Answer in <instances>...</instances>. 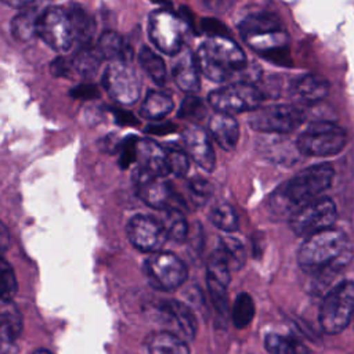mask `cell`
Here are the masks:
<instances>
[{
	"instance_id": "obj_13",
	"label": "cell",
	"mask_w": 354,
	"mask_h": 354,
	"mask_svg": "<svg viewBox=\"0 0 354 354\" xmlns=\"http://www.w3.org/2000/svg\"><path fill=\"white\" fill-rule=\"evenodd\" d=\"M239 30L245 41L259 53L282 44L278 40L281 35L279 19L271 12L249 15L241 22Z\"/></svg>"
},
{
	"instance_id": "obj_2",
	"label": "cell",
	"mask_w": 354,
	"mask_h": 354,
	"mask_svg": "<svg viewBox=\"0 0 354 354\" xmlns=\"http://www.w3.org/2000/svg\"><path fill=\"white\" fill-rule=\"evenodd\" d=\"M333 167L329 163L313 165L278 187L271 198L270 207L275 214L292 216L300 207L326 191L333 180Z\"/></svg>"
},
{
	"instance_id": "obj_28",
	"label": "cell",
	"mask_w": 354,
	"mask_h": 354,
	"mask_svg": "<svg viewBox=\"0 0 354 354\" xmlns=\"http://www.w3.org/2000/svg\"><path fill=\"white\" fill-rule=\"evenodd\" d=\"M173 100L160 91H149L144 100L141 113L149 120H160L173 111Z\"/></svg>"
},
{
	"instance_id": "obj_16",
	"label": "cell",
	"mask_w": 354,
	"mask_h": 354,
	"mask_svg": "<svg viewBox=\"0 0 354 354\" xmlns=\"http://www.w3.org/2000/svg\"><path fill=\"white\" fill-rule=\"evenodd\" d=\"M159 314L170 332L181 336L185 340H192L196 335V318L192 310L181 301L169 299L159 304Z\"/></svg>"
},
{
	"instance_id": "obj_50",
	"label": "cell",
	"mask_w": 354,
	"mask_h": 354,
	"mask_svg": "<svg viewBox=\"0 0 354 354\" xmlns=\"http://www.w3.org/2000/svg\"><path fill=\"white\" fill-rule=\"evenodd\" d=\"M8 232H7V228H6V225L3 224L1 225V248H3V250H6L7 249V242H8Z\"/></svg>"
},
{
	"instance_id": "obj_32",
	"label": "cell",
	"mask_w": 354,
	"mask_h": 354,
	"mask_svg": "<svg viewBox=\"0 0 354 354\" xmlns=\"http://www.w3.org/2000/svg\"><path fill=\"white\" fill-rule=\"evenodd\" d=\"M231 318H232V324L238 328H246L253 317H254V303L253 299L249 293L242 292L235 297V301L232 304V311H231Z\"/></svg>"
},
{
	"instance_id": "obj_45",
	"label": "cell",
	"mask_w": 354,
	"mask_h": 354,
	"mask_svg": "<svg viewBox=\"0 0 354 354\" xmlns=\"http://www.w3.org/2000/svg\"><path fill=\"white\" fill-rule=\"evenodd\" d=\"M71 95L73 98H79V100H93V98H97L100 95V90L95 84L83 83V84H79V86L73 87L71 90Z\"/></svg>"
},
{
	"instance_id": "obj_35",
	"label": "cell",
	"mask_w": 354,
	"mask_h": 354,
	"mask_svg": "<svg viewBox=\"0 0 354 354\" xmlns=\"http://www.w3.org/2000/svg\"><path fill=\"white\" fill-rule=\"evenodd\" d=\"M165 149L170 173H173L177 177H184L189 169L188 152H185L177 145H167L165 147Z\"/></svg>"
},
{
	"instance_id": "obj_43",
	"label": "cell",
	"mask_w": 354,
	"mask_h": 354,
	"mask_svg": "<svg viewBox=\"0 0 354 354\" xmlns=\"http://www.w3.org/2000/svg\"><path fill=\"white\" fill-rule=\"evenodd\" d=\"M189 188L192 195L199 199L201 202L206 201L210 195H212V187L209 184L207 180L202 178V177H195L189 181Z\"/></svg>"
},
{
	"instance_id": "obj_17",
	"label": "cell",
	"mask_w": 354,
	"mask_h": 354,
	"mask_svg": "<svg viewBox=\"0 0 354 354\" xmlns=\"http://www.w3.org/2000/svg\"><path fill=\"white\" fill-rule=\"evenodd\" d=\"M183 141L191 159L206 171H213L216 165L214 151L209 134L199 126H189L183 133Z\"/></svg>"
},
{
	"instance_id": "obj_52",
	"label": "cell",
	"mask_w": 354,
	"mask_h": 354,
	"mask_svg": "<svg viewBox=\"0 0 354 354\" xmlns=\"http://www.w3.org/2000/svg\"><path fill=\"white\" fill-rule=\"evenodd\" d=\"M152 1L160 3V4H163V6H170V1H169V0H152Z\"/></svg>"
},
{
	"instance_id": "obj_9",
	"label": "cell",
	"mask_w": 354,
	"mask_h": 354,
	"mask_svg": "<svg viewBox=\"0 0 354 354\" xmlns=\"http://www.w3.org/2000/svg\"><path fill=\"white\" fill-rule=\"evenodd\" d=\"M145 275L149 283L159 290H174L180 288L187 277V266L170 252H155L145 261Z\"/></svg>"
},
{
	"instance_id": "obj_27",
	"label": "cell",
	"mask_w": 354,
	"mask_h": 354,
	"mask_svg": "<svg viewBox=\"0 0 354 354\" xmlns=\"http://www.w3.org/2000/svg\"><path fill=\"white\" fill-rule=\"evenodd\" d=\"M264 347L270 354H311L310 348L299 339L279 333H268Z\"/></svg>"
},
{
	"instance_id": "obj_26",
	"label": "cell",
	"mask_w": 354,
	"mask_h": 354,
	"mask_svg": "<svg viewBox=\"0 0 354 354\" xmlns=\"http://www.w3.org/2000/svg\"><path fill=\"white\" fill-rule=\"evenodd\" d=\"M69 17L72 21L73 32H75V40L80 43V46L90 44V40L95 32V22L94 18L86 11L83 7L75 4L69 10Z\"/></svg>"
},
{
	"instance_id": "obj_15",
	"label": "cell",
	"mask_w": 354,
	"mask_h": 354,
	"mask_svg": "<svg viewBox=\"0 0 354 354\" xmlns=\"http://www.w3.org/2000/svg\"><path fill=\"white\" fill-rule=\"evenodd\" d=\"M127 236L130 242L142 252H159L169 239L162 221L138 214L134 216L127 224Z\"/></svg>"
},
{
	"instance_id": "obj_6",
	"label": "cell",
	"mask_w": 354,
	"mask_h": 354,
	"mask_svg": "<svg viewBox=\"0 0 354 354\" xmlns=\"http://www.w3.org/2000/svg\"><path fill=\"white\" fill-rule=\"evenodd\" d=\"M263 93L249 82H238L223 86L209 94V102L221 113H241L254 111L263 101Z\"/></svg>"
},
{
	"instance_id": "obj_21",
	"label": "cell",
	"mask_w": 354,
	"mask_h": 354,
	"mask_svg": "<svg viewBox=\"0 0 354 354\" xmlns=\"http://www.w3.org/2000/svg\"><path fill=\"white\" fill-rule=\"evenodd\" d=\"M209 131L214 141L225 151H232L239 138V126L232 115L216 112L209 120Z\"/></svg>"
},
{
	"instance_id": "obj_8",
	"label": "cell",
	"mask_w": 354,
	"mask_h": 354,
	"mask_svg": "<svg viewBox=\"0 0 354 354\" xmlns=\"http://www.w3.org/2000/svg\"><path fill=\"white\" fill-rule=\"evenodd\" d=\"M336 206L329 198H317L289 217L292 231L299 236H310L330 228L336 221Z\"/></svg>"
},
{
	"instance_id": "obj_49",
	"label": "cell",
	"mask_w": 354,
	"mask_h": 354,
	"mask_svg": "<svg viewBox=\"0 0 354 354\" xmlns=\"http://www.w3.org/2000/svg\"><path fill=\"white\" fill-rule=\"evenodd\" d=\"M174 130V124L173 123H158V124H151L148 126L147 131L148 133H153V134H165V133H170Z\"/></svg>"
},
{
	"instance_id": "obj_23",
	"label": "cell",
	"mask_w": 354,
	"mask_h": 354,
	"mask_svg": "<svg viewBox=\"0 0 354 354\" xmlns=\"http://www.w3.org/2000/svg\"><path fill=\"white\" fill-rule=\"evenodd\" d=\"M97 48L104 59L123 62L131 61L133 51L130 46L123 40L122 36L115 32H104L98 39Z\"/></svg>"
},
{
	"instance_id": "obj_38",
	"label": "cell",
	"mask_w": 354,
	"mask_h": 354,
	"mask_svg": "<svg viewBox=\"0 0 354 354\" xmlns=\"http://www.w3.org/2000/svg\"><path fill=\"white\" fill-rule=\"evenodd\" d=\"M206 113V108L201 98L195 95H188L184 98L181 102L178 116L183 119H189V120H201Z\"/></svg>"
},
{
	"instance_id": "obj_5",
	"label": "cell",
	"mask_w": 354,
	"mask_h": 354,
	"mask_svg": "<svg viewBox=\"0 0 354 354\" xmlns=\"http://www.w3.org/2000/svg\"><path fill=\"white\" fill-rule=\"evenodd\" d=\"M347 142L344 129L332 122H314L297 137L296 147L306 156L326 158L339 153Z\"/></svg>"
},
{
	"instance_id": "obj_24",
	"label": "cell",
	"mask_w": 354,
	"mask_h": 354,
	"mask_svg": "<svg viewBox=\"0 0 354 354\" xmlns=\"http://www.w3.org/2000/svg\"><path fill=\"white\" fill-rule=\"evenodd\" d=\"M0 336L3 343H12L22 332V317L12 300H1Z\"/></svg>"
},
{
	"instance_id": "obj_51",
	"label": "cell",
	"mask_w": 354,
	"mask_h": 354,
	"mask_svg": "<svg viewBox=\"0 0 354 354\" xmlns=\"http://www.w3.org/2000/svg\"><path fill=\"white\" fill-rule=\"evenodd\" d=\"M32 354H53V353H50L48 350H44V348H39V350L33 351Z\"/></svg>"
},
{
	"instance_id": "obj_34",
	"label": "cell",
	"mask_w": 354,
	"mask_h": 354,
	"mask_svg": "<svg viewBox=\"0 0 354 354\" xmlns=\"http://www.w3.org/2000/svg\"><path fill=\"white\" fill-rule=\"evenodd\" d=\"M210 221L225 232H234L238 228V214L228 203H218L210 212Z\"/></svg>"
},
{
	"instance_id": "obj_40",
	"label": "cell",
	"mask_w": 354,
	"mask_h": 354,
	"mask_svg": "<svg viewBox=\"0 0 354 354\" xmlns=\"http://www.w3.org/2000/svg\"><path fill=\"white\" fill-rule=\"evenodd\" d=\"M263 58H266L267 61L272 62V64H277V65H281V66H292V58H290V54H289V50L285 44H281V46H275L272 48H268L263 53H260Z\"/></svg>"
},
{
	"instance_id": "obj_41",
	"label": "cell",
	"mask_w": 354,
	"mask_h": 354,
	"mask_svg": "<svg viewBox=\"0 0 354 354\" xmlns=\"http://www.w3.org/2000/svg\"><path fill=\"white\" fill-rule=\"evenodd\" d=\"M120 166L127 167L130 163L137 160V149H138V138L137 137H127L122 142L120 148Z\"/></svg>"
},
{
	"instance_id": "obj_12",
	"label": "cell",
	"mask_w": 354,
	"mask_h": 354,
	"mask_svg": "<svg viewBox=\"0 0 354 354\" xmlns=\"http://www.w3.org/2000/svg\"><path fill=\"white\" fill-rule=\"evenodd\" d=\"M151 41L165 54L176 55L183 48L181 21L169 10H156L149 15Z\"/></svg>"
},
{
	"instance_id": "obj_39",
	"label": "cell",
	"mask_w": 354,
	"mask_h": 354,
	"mask_svg": "<svg viewBox=\"0 0 354 354\" xmlns=\"http://www.w3.org/2000/svg\"><path fill=\"white\" fill-rule=\"evenodd\" d=\"M0 279H1V300H11L17 292V279H15L12 267L8 264L6 259H1Z\"/></svg>"
},
{
	"instance_id": "obj_4",
	"label": "cell",
	"mask_w": 354,
	"mask_h": 354,
	"mask_svg": "<svg viewBox=\"0 0 354 354\" xmlns=\"http://www.w3.org/2000/svg\"><path fill=\"white\" fill-rule=\"evenodd\" d=\"M354 318V282H337L324 295L319 308V325L328 335H336L346 329Z\"/></svg>"
},
{
	"instance_id": "obj_30",
	"label": "cell",
	"mask_w": 354,
	"mask_h": 354,
	"mask_svg": "<svg viewBox=\"0 0 354 354\" xmlns=\"http://www.w3.org/2000/svg\"><path fill=\"white\" fill-rule=\"evenodd\" d=\"M138 61L147 75L159 86L165 84L166 82V66L163 59L152 51L148 46H142L138 54Z\"/></svg>"
},
{
	"instance_id": "obj_11",
	"label": "cell",
	"mask_w": 354,
	"mask_h": 354,
	"mask_svg": "<svg viewBox=\"0 0 354 354\" xmlns=\"http://www.w3.org/2000/svg\"><path fill=\"white\" fill-rule=\"evenodd\" d=\"M102 84L111 98L122 105H131L141 95V79L129 62L115 61L108 66Z\"/></svg>"
},
{
	"instance_id": "obj_3",
	"label": "cell",
	"mask_w": 354,
	"mask_h": 354,
	"mask_svg": "<svg viewBox=\"0 0 354 354\" xmlns=\"http://www.w3.org/2000/svg\"><path fill=\"white\" fill-rule=\"evenodd\" d=\"M201 73L207 79L223 83L246 68L242 48L230 37H210L196 53Z\"/></svg>"
},
{
	"instance_id": "obj_48",
	"label": "cell",
	"mask_w": 354,
	"mask_h": 354,
	"mask_svg": "<svg viewBox=\"0 0 354 354\" xmlns=\"http://www.w3.org/2000/svg\"><path fill=\"white\" fill-rule=\"evenodd\" d=\"M113 115H115V119L119 124H137V120L136 118L127 112V111H122V109H113Z\"/></svg>"
},
{
	"instance_id": "obj_33",
	"label": "cell",
	"mask_w": 354,
	"mask_h": 354,
	"mask_svg": "<svg viewBox=\"0 0 354 354\" xmlns=\"http://www.w3.org/2000/svg\"><path fill=\"white\" fill-rule=\"evenodd\" d=\"M169 239L183 243L188 236V223L180 209L166 210V217L162 221Z\"/></svg>"
},
{
	"instance_id": "obj_42",
	"label": "cell",
	"mask_w": 354,
	"mask_h": 354,
	"mask_svg": "<svg viewBox=\"0 0 354 354\" xmlns=\"http://www.w3.org/2000/svg\"><path fill=\"white\" fill-rule=\"evenodd\" d=\"M50 71L55 77H71L72 73L75 72V68H73L72 59L58 57L51 62Z\"/></svg>"
},
{
	"instance_id": "obj_44",
	"label": "cell",
	"mask_w": 354,
	"mask_h": 354,
	"mask_svg": "<svg viewBox=\"0 0 354 354\" xmlns=\"http://www.w3.org/2000/svg\"><path fill=\"white\" fill-rule=\"evenodd\" d=\"M201 26L206 33L212 35V37H228L227 28L217 19L203 18L201 22Z\"/></svg>"
},
{
	"instance_id": "obj_7",
	"label": "cell",
	"mask_w": 354,
	"mask_h": 354,
	"mask_svg": "<svg viewBox=\"0 0 354 354\" xmlns=\"http://www.w3.org/2000/svg\"><path fill=\"white\" fill-rule=\"evenodd\" d=\"M304 119L306 113L299 106L277 104L254 109L249 118V124L261 133L285 134L296 130Z\"/></svg>"
},
{
	"instance_id": "obj_14",
	"label": "cell",
	"mask_w": 354,
	"mask_h": 354,
	"mask_svg": "<svg viewBox=\"0 0 354 354\" xmlns=\"http://www.w3.org/2000/svg\"><path fill=\"white\" fill-rule=\"evenodd\" d=\"M133 180L136 184L137 195L148 206L159 210L177 209L176 206H173V203L177 201L176 194L171 185L163 180V177L155 176L138 167L133 174Z\"/></svg>"
},
{
	"instance_id": "obj_18",
	"label": "cell",
	"mask_w": 354,
	"mask_h": 354,
	"mask_svg": "<svg viewBox=\"0 0 354 354\" xmlns=\"http://www.w3.org/2000/svg\"><path fill=\"white\" fill-rule=\"evenodd\" d=\"M293 98L297 101L313 105L322 101L329 93V83L318 75H303L296 77L289 87Z\"/></svg>"
},
{
	"instance_id": "obj_25",
	"label": "cell",
	"mask_w": 354,
	"mask_h": 354,
	"mask_svg": "<svg viewBox=\"0 0 354 354\" xmlns=\"http://www.w3.org/2000/svg\"><path fill=\"white\" fill-rule=\"evenodd\" d=\"M41 12L40 10H33V8L21 10V12L17 14L11 21L12 35L21 41H28L33 39L39 30V19Z\"/></svg>"
},
{
	"instance_id": "obj_20",
	"label": "cell",
	"mask_w": 354,
	"mask_h": 354,
	"mask_svg": "<svg viewBox=\"0 0 354 354\" xmlns=\"http://www.w3.org/2000/svg\"><path fill=\"white\" fill-rule=\"evenodd\" d=\"M137 160L140 167L159 177H165L170 173L167 165L166 149L160 147L158 142L149 138L138 140L137 149Z\"/></svg>"
},
{
	"instance_id": "obj_19",
	"label": "cell",
	"mask_w": 354,
	"mask_h": 354,
	"mask_svg": "<svg viewBox=\"0 0 354 354\" xmlns=\"http://www.w3.org/2000/svg\"><path fill=\"white\" fill-rule=\"evenodd\" d=\"M173 65V77L177 86L185 93H195L199 88V64L196 55L189 50L181 48Z\"/></svg>"
},
{
	"instance_id": "obj_46",
	"label": "cell",
	"mask_w": 354,
	"mask_h": 354,
	"mask_svg": "<svg viewBox=\"0 0 354 354\" xmlns=\"http://www.w3.org/2000/svg\"><path fill=\"white\" fill-rule=\"evenodd\" d=\"M4 4L18 8V10H40L46 8V6L50 3V0H1Z\"/></svg>"
},
{
	"instance_id": "obj_29",
	"label": "cell",
	"mask_w": 354,
	"mask_h": 354,
	"mask_svg": "<svg viewBox=\"0 0 354 354\" xmlns=\"http://www.w3.org/2000/svg\"><path fill=\"white\" fill-rule=\"evenodd\" d=\"M102 59L104 58L98 51L97 46L93 47L90 44H84L72 58V64H73L75 72H77L79 75L91 76L97 72Z\"/></svg>"
},
{
	"instance_id": "obj_10",
	"label": "cell",
	"mask_w": 354,
	"mask_h": 354,
	"mask_svg": "<svg viewBox=\"0 0 354 354\" xmlns=\"http://www.w3.org/2000/svg\"><path fill=\"white\" fill-rule=\"evenodd\" d=\"M37 36L54 51L64 53L69 50L76 40L68 10L61 7L44 8L39 19Z\"/></svg>"
},
{
	"instance_id": "obj_36",
	"label": "cell",
	"mask_w": 354,
	"mask_h": 354,
	"mask_svg": "<svg viewBox=\"0 0 354 354\" xmlns=\"http://www.w3.org/2000/svg\"><path fill=\"white\" fill-rule=\"evenodd\" d=\"M207 289H209L212 304L217 313V317L221 318L224 322L227 318V310H228L227 286L207 277Z\"/></svg>"
},
{
	"instance_id": "obj_22",
	"label": "cell",
	"mask_w": 354,
	"mask_h": 354,
	"mask_svg": "<svg viewBox=\"0 0 354 354\" xmlns=\"http://www.w3.org/2000/svg\"><path fill=\"white\" fill-rule=\"evenodd\" d=\"M147 347L149 354H189L185 339L170 330L152 333L147 340Z\"/></svg>"
},
{
	"instance_id": "obj_1",
	"label": "cell",
	"mask_w": 354,
	"mask_h": 354,
	"mask_svg": "<svg viewBox=\"0 0 354 354\" xmlns=\"http://www.w3.org/2000/svg\"><path fill=\"white\" fill-rule=\"evenodd\" d=\"M351 259L353 248L347 235L333 227L307 236L297 252L299 266L313 277V290L322 295L337 283L336 278Z\"/></svg>"
},
{
	"instance_id": "obj_37",
	"label": "cell",
	"mask_w": 354,
	"mask_h": 354,
	"mask_svg": "<svg viewBox=\"0 0 354 354\" xmlns=\"http://www.w3.org/2000/svg\"><path fill=\"white\" fill-rule=\"evenodd\" d=\"M220 248L225 252V254L228 256L232 268H239L243 261H245V250H243V245L239 239L236 238H231L227 236L220 242Z\"/></svg>"
},
{
	"instance_id": "obj_47",
	"label": "cell",
	"mask_w": 354,
	"mask_h": 354,
	"mask_svg": "<svg viewBox=\"0 0 354 354\" xmlns=\"http://www.w3.org/2000/svg\"><path fill=\"white\" fill-rule=\"evenodd\" d=\"M203 4L216 12H225L234 4V0H203Z\"/></svg>"
},
{
	"instance_id": "obj_31",
	"label": "cell",
	"mask_w": 354,
	"mask_h": 354,
	"mask_svg": "<svg viewBox=\"0 0 354 354\" xmlns=\"http://www.w3.org/2000/svg\"><path fill=\"white\" fill-rule=\"evenodd\" d=\"M231 261L221 248H217L207 261V277L228 286L231 279Z\"/></svg>"
}]
</instances>
